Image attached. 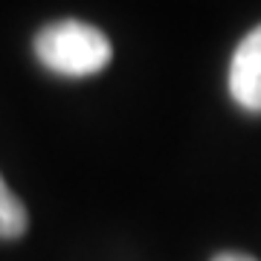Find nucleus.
Here are the masks:
<instances>
[{
  "mask_svg": "<svg viewBox=\"0 0 261 261\" xmlns=\"http://www.w3.org/2000/svg\"><path fill=\"white\" fill-rule=\"evenodd\" d=\"M35 56L53 73L84 79L111 64L113 47L102 29L84 20H56L35 35Z\"/></svg>",
  "mask_w": 261,
  "mask_h": 261,
  "instance_id": "f257e3e1",
  "label": "nucleus"
},
{
  "mask_svg": "<svg viewBox=\"0 0 261 261\" xmlns=\"http://www.w3.org/2000/svg\"><path fill=\"white\" fill-rule=\"evenodd\" d=\"M229 96L247 113H261V27L241 38L229 61Z\"/></svg>",
  "mask_w": 261,
  "mask_h": 261,
  "instance_id": "f03ea898",
  "label": "nucleus"
},
{
  "mask_svg": "<svg viewBox=\"0 0 261 261\" xmlns=\"http://www.w3.org/2000/svg\"><path fill=\"white\" fill-rule=\"evenodd\" d=\"M29 226L27 206L18 200V195L6 186V180L0 177V238H20Z\"/></svg>",
  "mask_w": 261,
  "mask_h": 261,
  "instance_id": "7ed1b4c3",
  "label": "nucleus"
},
{
  "mask_svg": "<svg viewBox=\"0 0 261 261\" xmlns=\"http://www.w3.org/2000/svg\"><path fill=\"white\" fill-rule=\"evenodd\" d=\"M212 261H255L250 255H241V252H221V255H215Z\"/></svg>",
  "mask_w": 261,
  "mask_h": 261,
  "instance_id": "20e7f679",
  "label": "nucleus"
}]
</instances>
